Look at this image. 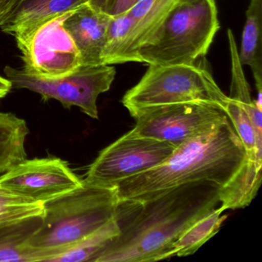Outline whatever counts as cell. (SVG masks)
<instances>
[{"mask_svg":"<svg viewBox=\"0 0 262 262\" xmlns=\"http://www.w3.org/2000/svg\"><path fill=\"white\" fill-rule=\"evenodd\" d=\"M174 149L171 144L128 132L100 151L89 167L85 180L113 188L119 181L161 165Z\"/></svg>","mask_w":262,"mask_h":262,"instance_id":"9c48e42d","label":"cell"},{"mask_svg":"<svg viewBox=\"0 0 262 262\" xmlns=\"http://www.w3.org/2000/svg\"><path fill=\"white\" fill-rule=\"evenodd\" d=\"M44 215V204L0 185V225Z\"/></svg>","mask_w":262,"mask_h":262,"instance_id":"ac0fdd59","label":"cell"},{"mask_svg":"<svg viewBox=\"0 0 262 262\" xmlns=\"http://www.w3.org/2000/svg\"><path fill=\"white\" fill-rule=\"evenodd\" d=\"M43 216L0 225V262H32L27 245L42 225Z\"/></svg>","mask_w":262,"mask_h":262,"instance_id":"9a60e30c","label":"cell"},{"mask_svg":"<svg viewBox=\"0 0 262 262\" xmlns=\"http://www.w3.org/2000/svg\"><path fill=\"white\" fill-rule=\"evenodd\" d=\"M222 207L219 206L190 225L173 244L168 258L186 257L195 253L204 244L215 235L228 215L223 214Z\"/></svg>","mask_w":262,"mask_h":262,"instance_id":"2e32d148","label":"cell"},{"mask_svg":"<svg viewBox=\"0 0 262 262\" xmlns=\"http://www.w3.org/2000/svg\"><path fill=\"white\" fill-rule=\"evenodd\" d=\"M119 234V228L116 217L68 251L55 257L52 261L96 262L101 253Z\"/></svg>","mask_w":262,"mask_h":262,"instance_id":"e0dca14e","label":"cell"},{"mask_svg":"<svg viewBox=\"0 0 262 262\" xmlns=\"http://www.w3.org/2000/svg\"><path fill=\"white\" fill-rule=\"evenodd\" d=\"M220 29L214 0H192L176 9L149 42L139 49L136 62L191 65L205 59Z\"/></svg>","mask_w":262,"mask_h":262,"instance_id":"277c9868","label":"cell"},{"mask_svg":"<svg viewBox=\"0 0 262 262\" xmlns=\"http://www.w3.org/2000/svg\"><path fill=\"white\" fill-rule=\"evenodd\" d=\"M8 3L9 0H0V19L5 13Z\"/></svg>","mask_w":262,"mask_h":262,"instance_id":"7402d4cb","label":"cell"},{"mask_svg":"<svg viewBox=\"0 0 262 262\" xmlns=\"http://www.w3.org/2000/svg\"><path fill=\"white\" fill-rule=\"evenodd\" d=\"M87 0H9L0 30L15 35L44 21L72 13Z\"/></svg>","mask_w":262,"mask_h":262,"instance_id":"4fadbf2b","label":"cell"},{"mask_svg":"<svg viewBox=\"0 0 262 262\" xmlns=\"http://www.w3.org/2000/svg\"><path fill=\"white\" fill-rule=\"evenodd\" d=\"M82 182L59 158L26 159L0 176V185L42 204L76 189Z\"/></svg>","mask_w":262,"mask_h":262,"instance_id":"30bf717a","label":"cell"},{"mask_svg":"<svg viewBox=\"0 0 262 262\" xmlns=\"http://www.w3.org/2000/svg\"><path fill=\"white\" fill-rule=\"evenodd\" d=\"M142 0H87L95 10L113 17L123 14L136 7Z\"/></svg>","mask_w":262,"mask_h":262,"instance_id":"ffe728a7","label":"cell"},{"mask_svg":"<svg viewBox=\"0 0 262 262\" xmlns=\"http://www.w3.org/2000/svg\"><path fill=\"white\" fill-rule=\"evenodd\" d=\"M130 115L136 121L131 130L134 134L176 148L211 131L228 117L221 107L201 102L148 107Z\"/></svg>","mask_w":262,"mask_h":262,"instance_id":"52a82bcc","label":"cell"},{"mask_svg":"<svg viewBox=\"0 0 262 262\" xmlns=\"http://www.w3.org/2000/svg\"><path fill=\"white\" fill-rule=\"evenodd\" d=\"M221 188L212 182H196L145 202H119V234L96 262L168 259L173 244L185 229L220 205Z\"/></svg>","mask_w":262,"mask_h":262,"instance_id":"6da1fadb","label":"cell"},{"mask_svg":"<svg viewBox=\"0 0 262 262\" xmlns=\"http://www.w3.org/2000/svg\"><path fill=\"white\" fill-rule=\"evenodd\" d=\"M70 13L44 21L15 35L24 71L42 79H56L82 66L74 41L63 26Z\"/></svg>","mask_w":262,"mask_h":262,"instance_id":"ba28073f","label":"cell"},{"mask_svg":"<svg viewBox=\"0 0 262 262\" xmlns=\"http://www.w3.org/2000/svg\"><path fill=\"white\" fill-rule=\"evenodd\" d=\"M133 26L129 13H123L110 18L107 28L105 47L102 53V64H117L121 50L128 37Z\"/></svg>","mask_w":262,"mask_h":262,"instance_id":"d6986e66","label":"cell"},{"mask_svg":"<svg viewBox=\"0 0 262 262\" xmlns=\"http://www.w3.org/2000/svg\"><path fill=\"white\" fill-rule=\"evenodd\" d=\"M192 0H142L128 12L133 26L121 50L117 64L136 62L141 47L149 42L167 18L182 4Z\"/></svg>","mask_w":262,"mask_h":262,"instance_id":"7c38bea8","label":"cell"},{"mask_svg":"<svg viewBox=\"0 0 262 262\" xmlns=\"http://www.w3.org/2000/svg\"><path fill=\"white\" fill-rule=\"evenodd\" d=\"M4 73L14 88L38 93L46 102L56 99L66 108L78 107L84 114L98 119V98L110 90L116 71L110 65L81 66L67 76L42 79L8 66Z\"/></svg>","mask_w":262,"mask_h":262,"instance_id":"8992f818","label":"cell"},{"mask_svg":"<svg viewBox=\"0 0 262 262\" xmlns=\"http://www.w3.org/2000/svg\"><path fill=\"white\" fill-rule=\"evenodd\" d=\"M13 88V84L7 77L0 76V102L10 93Z\"/></svg>","mask_w":262,"mask_h":262,"instance_id":"44dd1931","label":"cell"},{"mask_svg":"<svg viewBox=\"0 0 262 262\" xmlns=\"http://www.w3.org/2000/svg\"><path fill=\"white\" fill-rule=\"evenodd\" d=\"M110 16L85 4L72 12L63 22L80 54L82 66L102 64Z\"/></svg>","mask_w":262,"mask_h":262,"instance_id":"8fae6325","label":"cell"},{"mask_svg":"<svg viewBox=\"0 0 262 262\" xmlns=\"http://www.w3.org/2000/svg\"><path fill=\"white\" fill-rule=\"evenodd\" d=\"M119 199L116 188L83 179L82 185L44 204L42 226L29 241L33 261L55 257L116 219Z\"/></svg>","mask_w":262,"mask_h":262,"instance_id":"3957f363","label":"cell"},{"mask_svg":"<svg viewBox=\"0 0 262 262\" xmlns=\"http://www.w3.org/2000/svg\"><path fill=\"white\" fill-rule=\"evenodd\" d=\"M238 57L252 71L257 92H262V0H250Z\"/></svg>","mask_w":262,"mask_h":262,"instance_id":"5bb4252c","label":"cell"},{"mask_svg":"<svg viewBox=\"0 0 262 262\" xmlns=\"http://www.w3.org/2000/svg\"><path fill=\"white\" fill-rule=\"evenodd\" d=\"M203 59L191 65H148L140 81L125 93L122 104L129 113L187 102L211 104L225 110L229 97L216 83Z\"/></svg>","mask_w":262,"mask_h":262,"instance_id":"5b68a950","label":"cell"},{"mask_svg":"<svg viewBox=\"0 0 262 262\" xmlns=\"http://www.w3.org/2000/svg\"><path fill=\"white\" fill-rule=\"evenodd\" d=\"M246 161V151L229 118L176 148L161 165L119 181V202H145L182 185L212 182L225 187Z\"/></svg>","mask_w":262,"mask_h":262,"instance_id":"7a4b0ae2","label":"cell"}]
</instances>
